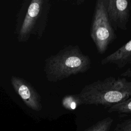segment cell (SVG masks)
<instances>
[{"label":"cell","mask_w":131,"mask_h":131,"mask_svg":"<svg viewBox=\"0 0 131 131\" xmlns=\"http://www.w3.org/2000/svg\"><path fill=\"white\" fill-rule=\"evenodd\" d=\"M114 131H131V116L129 118L118 123Z\"/></svg>","instance_id":"cell-11"},{"label":"cell","mask_w":131,"mask_h":131,"mask_svg":"<svg viewBox=\"0 0 131 131\" xmlns=\"http://www.w3.org/2000/svg\"><path fill=\"white\" fill-rule=\"evenodd\" d=\"M121 76L124 77H131V66L129 68H128L125 71L123 72L121 74Z\"/></svg>","instance_id":"cell-12"},{"label":"cell","mask_w":131,"mask_h":131,"mask_svg":"<svg viewBox=\"0 0 131 131\" xmlns=\"http://www.w3.org/2000/svg\"><path fill=\"white\" fill-rule=\"evenodd\" d=\"M131 63V39L114 52L102 59L101 64H114L121 69Z\"/></svg>","instance_id":"cell-6"},{"label":"cell","mask_w":131,"mask_h":131,"mask_svg":"<svg viewBox=\"0 0 131 131\" xmlns=\"http://www.w3.org/2000/svg\"><path fill=\"white\" fill-rule=\"evenodd\" d=\"M131 10L130 1L128 0H108L107 12L114 29L127 30Z\"/></svg>","instance_id":"cell-4"},{"label":"cell","mask_w":131,"mask_h":131,"mask_svg":"<svg viewBox=\"0 0 131 131\" xmlns=\"http://www.w3.org/2000/svg\"><path fill=\"white\" fill-rule=\"evenodd\" d=\"M108 113L117 112L119 114H131V97L121 102L109 107Z\"/></svg>","instance_id":"cell-8"},{"label":"cell","mask_w":131,"mask_h":131,"mask_svg":"<svg viewBox=\"0 0 131 131\" xmlns=\"http://www.w3.org/2000/svg\"><path fill=\"white\" fill-rule=\"evenodd\" d=\"M91 61L78 45H69L47 60L46 71L49 80L56 82L88 71Z\"/></svg>","instance_id":"cell-2"},{"label":"cell","mask_w":131,"mask_h":131,"mask_svg":"<svg viewBox=\"0 0 131 131\" xmlns=\"http://www.w3.org/2000/svg\"><path fill=\"white\" fill-rule=\"evenodd\" d=\"M42 4L43 1L40 0L31 2L21 28V35L24 36L30 32L42 9Z\"/></svg>","instance_id":"cell-7"},{"label":"cell","mask_w":131,"mask_h":131,"mask_svg":"<svg viewBox=\"0 0 131 131\" xmlns=\"http://www.w3.org/2000/svg\"><path fill=\"white\" fill-rule=\"evenodd\" d=\"M78 94L82 104L110 107L131 97V81L110 76L86 85Z\"/></svg>","instance_id":"cell-1"},{"label":"cell","mask_w":131,"mask_h":131,"mask_svg":"<svg viewBox=\"0 0 131 131\" xmlns=\"http://www.w3.org/2000/svg\"><path fill=\"white\" fill-rule=\"evenodd\" d=\"M108 0H97L92 20L90 35L98 52L103 54L117 38L107 12Z\"/></svg>","instance_id":"cell-3"},{"label":"cell","mask_w":131,"mask_h":131,"mask_svg":"<svg viewBox=\"0 0 131 131\" xmlns=\"http://www.w3.org/2000/svg\"><path fill=\"white\" fill-rule=\"evenodd\" d=\"M63 106L67 109H74L78 105H81V101L79 94L66 95L62 100Z\"/></svg>","instance_id":"cell-10"},{"label":"cell","mask_w":131,"mask_h":131,"mask_svg":"<svg viewBox=\"0 0 131 131\" xmlns=\"http://www.w3.org/2000/svg\"><path fill=\"white\" fill-rule=\"evenodd\" d=\"M113 122V119L108 117L99 121L85 131H109Z\"/></svg>","instance_id":"cell-9"},{"label":"cell","mask_w":131,"mask_h":131,"mask_svg":"<svg viewBox=\"0 0 131 131\" xmlns=\"http://www.w3.org/2000/svg\"><path fill=\"white\" fill-rule=\"evenodd\" d=\"M11 82L15 91L28 106L36 111L41 108L40 97L29 83L22 79L14 76L12 77Z\"/></svg>","instance_id":"cell-5"}]
</instances>
